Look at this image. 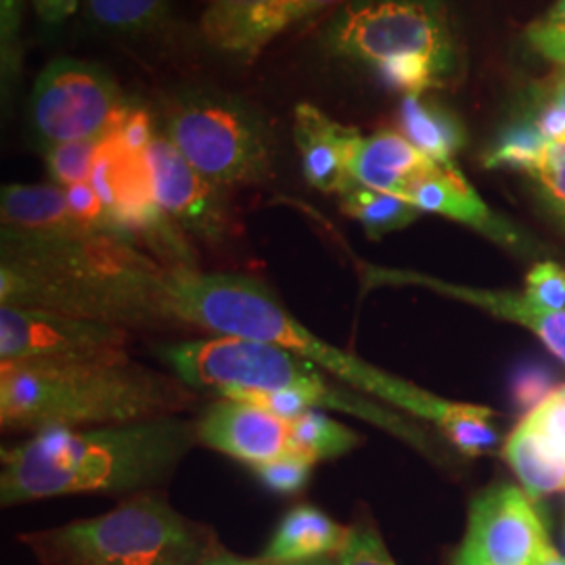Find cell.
Wrapping results in <instances>:
<instances>
[{"mask_svg": "<svg viewBox=\"0 0 565 565\" xmlns=\"http://www.w3.org/2000/svg\"><path fill=\"white\" fill-rule=\"evenodd\" d=\"M0 302L128 331L182 327L170 296V270L116 235L2 245Z\"/></svg>", "mask_w": 565, "mask_h": 565, "instance_id": "1", "label": "cell"}, {"mask_svg": "<svg viewBox=\"0 0 565 565\" xmlns=\"http://www.w3.org/2000/svg\"><path fill=\"white\" fill-rule=\"evenodd\" d=\"M198 422L163 415L105 427H49L2 450L0 503L70 494H139L170 478L198 445Z\"/></svg>", "mask_w": 565, "mask_h": 565, "instance_id": "2", "label": "cell"}, {"mask_svg": "<svg viewBox=\"0 0 565 565\" xmlns=\"http://www.w3.org/2000/svg\"><path fill=\"white\" fill-rule=\"evenodd\" d=\"M170 296L182 327L212 335L275 343L319 364L329 375L369 396L404 408L445 431L463 404L448 403L417 385L364 363L303 327L264 282L235 273H170Z\"/></svg>", "mask_w": 565, "mask_h": 565, "instance_id": "3", "label": "cell"}, {"mask_svg": "<svg viewBox=\"0 0 565 565\" xmlns=\"http://www.w3.org/2000/svg\"><path fill=\"white\" fill-rule=\"evenodd\" d=\"M198 392L130 356L86 363H0V425L11 431L105 427L181 415Z\"/></svg>", "mask_w": 565, "mask_h": 565, "instance_id": "4", "label": "cell"}, {"mask_svg": "<svg viewBox=\"0 0 565 565\" xmlns=\"http://www.w3.org/2000/svg\"><path fill=\"white\" fill-rule=\"evenodd\" d=\"M158 359L172 375L195 392H214L223 398H235L254 392H300L312 408L335 411L380 425L427 450V438L415 425L384 406L364 398L340 380L329 375L319 364L275 343L214 335L203 340L162 343L156 348Z\"/></svg>", "mask_w": 565, "mask_h": 565, "instance_id": "5", "label": "cell"}, {"mask_svg": "<svg viewBox=\"0 0 565 565\" xmlns=\"http://www.w3.org/2000/svg\"><path fill=\"white\" fill-rule=\"evenodd\" d=\"M323 49L404 95L445 88L461 67L443 0H348L327 21Z\"/></svg>", "mask_w": 565, "mask_h": 565, "instance_id": "6", "label": "cell"}, {"mask_svg": "<svg viewBox=\"0 0 565 565\" xmlns=\"http://www.w3.org/2000/svg\"><path fill=\"white\" fill-rule=\"evenodd\" d=\"M20 541L42 565H202L223 551L207 525L184 518L156 490Z\"/></svg>", "mask_w": 565, "mask_h": 565, "instance_id": "7", "label": "cell"}, {"mask_svg": "<svg viewBox=\"0 0 565 565\" xmlns=\"http://www.w3.org/2000/svg\"><path fill=\"white\" fill-rule=\"evenodd\" d=\"M168 139L221 189L273 177V142L260 114L216 90H186L168 109Z\"/></svg>", "mask_w": 565, "mask_h": 565, "instance_id": "8", "label": "cell"}, {"mask_svg": "<svg viewBox=\"0 0 565 565\" xmlns=\"http://www.w3.org/2000/svg\"><path fill=\"white\" fill-rule=\"evenodd\" d=\"M126 102L114 76L97 63L60 57L32 88L28 120L42 149L61 142L105 139Z\"/></svg>", "mask_w": 565, "mask_h": 565, "instance_id": "9", "label": "cell"}, {"mask_svg": "<svg viewBox=\"0 0 565 565\" xmlns=\"http://www.w3.org/2000/svg\"><path fill=\"white\" fill-rule=\"evenodd\" d=\"M132 331L42 308L0 306V363H86L128 356Z\"/></svg>", "mask_w": 565, "mask_h": 565, "instance_id": "10", "label": "cell"}, {"mask_svg": "<svg viewBox=\"0 0 565 565\" xmlns=\"http://www.w3.org/2000/svg\"><path fill=\"white\" fill-rule=\"evenodd\" d=\"M156 200L168 218L205 243H223L231 235V214L221 186L207 181L168 137H156L147 149Z\"/></svg>", "mask_w": 565, "mask_h": 565, "instance_id": "11", "label": "cell"}, {"mask_svg": "<svg viewBox=\"0 0 565 565\" xmlns=\"http://www.w3.org/2000/svg\"><path fill=\"white\" fill-rule=\"evenodd\" d=\"M465 543L490 565H543L551 548L534 507L511 486L490 488L476 499Z\"/></svg>", "mask_w": 565, "mask_h": 565, "instance_id": "12", "label": "cell"}, {"mask_svg": "<svg viewBox=\"0 0 565 565\" xmlns=\"http://www.w3.org/2000/svg\"><path fill=\"white\" fill-rule=\"evenodd\" d=\"M198 440L252 469L282 455L298 452L289 422L258 404L233 398H223L203 411L198 419Z\"/></svg>", "mask_w": 565, "mask_h": 565, "instance_id": "13", "label": "cell"}, {"mask_svg": "<svg viewBox=\"0 0 565 565\" xmlns=\"http://www.w3.org/2000/svg\"><path fill=\"white\" fill-rule=\"evenodd\" d=\"M364 282L373 285H419L425 289L438 291L443 296H450L457 300L476 303L492 315H499L509 321L522 323L532 329L546 348L565 363V310H546L527 298L511 296V294H492L484 289H469L461 285L438 281L434 277H424L417 273H403V270H384V268H364Z\"/></svg>", "mask_w": 565, "mask_h": 565, "instance_id": "14", "label": "cell"}, {"mask_svg": "<svg viewBox=\"0 0 565 565\" xmlns=\"http://www.w3.org/2000/svg\"><path fill=\"white\" fill-rule=\"evenodd\" d=\"M294 137L302 156L303 177L310 186L343 195L356 184L350 174V158L363 139L356 128L331 120L310 103H300L294 116Z\"/></svg>", "mask_w": 565, "mask_h": 565, "instance_id": "15", "label": "cell"}, {"mask_svg": "<svg viewBox=\"0 0 565 565\" xmlns=\"http://www.w3.org/2000/svg\"><path fill=\"white\" fill-rule=\"evenodd\" d=\"M298 21V0H210L203 39L233 55H254Z\"/></svg>", "mask_w": 565, "mask_h": 565, "instance_id": "16", "label": "cell"}, {"mask_svg": "<svg viewBox=\"0 0 565 565\" xmlns=\"http://www.w3.org/2000/svg\"><path fill=\"white\" fill-rule=\"evenodd\" d=\"M2 245H46L82 235L60 184L2 186Z\"/></svg>", "mask_w": 565, "mask_h": 565, "instance_id": "17", "label": "cell"}, {"mask_svg": "<svg viewBox=\"0 0 565 565\" xmlns=\"http://www.w3.org/2000/svg\"><path fill=\"white\" fill-rule=\"evenodd\" d=\"M403 200L422 212L440 214L450 221L469 224L497 242L515 243L513 231L497 221L480 195L467 182L455 163L431 162L411 182Z\"/></svg>", "mask_w": 565, "mask_h": 565, "instance_id": "18", "label": "cell"}, {"mask_svg": "<svg viewBox=\"0 0 565 565\" xmlns=\"http://www.w3.org/2000/svg\"><path fill=\"white\" fill-rule=\"evenodd\" d=\"M431 163L401 132L380 130L363 137L350 158V174L356 184L403 198L406 186Z\"/></svg>", "mask_w": 565, "mask_h": 565, "instance_id": "19", "label": "cell"}, {"mask_svg": "<svg viewBox=\"0 0 565 565\" xmlns=\"http://www.w3.org/2000/svg\"><path fill=\"white\" fill-rule=\"evenodd\" d=\"M348 527L338 524L315 505L294 507L282 518L264 548V564L294 565L340 555Z\"/></svg>", "mask_w": 565, "mask_h": 565, "instance_id": "20", "label": "cell"}, {"mask_svg": "<svg viewBox=\"0 0 565 565\" xmlns=\"http://www.w3.org/2000/svg\"><path fill=\"white\" fill-rule=\"evenodd\" d=\"M398 130L406 141L436 163H455L467 141L463 121L436 99L404 95L398 107Z\"/></svg>", "mask_w": 565, "mask_h": 565, "instance_id": "21", "label": "cell"}, {"mask_svg": "<svg viewBox=\"0 0 565 565\" xmlns=\"http://www.w3.org/2000/svg\"><path fill=\"white\" fill-rule=\"evenodd\" d=\"M505 459L524 484L525 494L539 501L565 488V463L546 448L539 436L522 424L507 440Z\"/></svg>", "mask_w": 565, "mask_h": 565, "instance_id": "22", "label": "cell"}, {"mask_svg": "<svg viewBox=\"0 0 565 565\" xmlns=\"http://www.w3.org/2000/svg\"><path fill=\"white\" fill-rule=\"evenodd\" d=\"M342 210L345 216L363 224L369 237H384L385 233L415 223L422 214V210L398 195L366 189L361 184H354L343 193Z\"/></svg>", "mask_w": 565, "mask_h": 565, "instance_id": "23", "label": "cell"}, {"mask_svg": "<svg viewBox=\"0 0 565 565\" xmlns=\"http://www.w3.org/2000/svg\"><path fill=\"white\" fill-rule=\"evenodd\" d=\"M289 424L296 450L312 459L315 463L323 459L342 457L361 443V436L352 431L348 425L338 424L327 413L315 408L306 411Z\"/></svg>", "mask_w": 565, "mask_h": 565, "instance_id": "24", "label": "cell"}, {"mask_svg": "<svg viewBox=\"0 0 565 565\" xmlns=\"http://www.w3.org/2000/svg\"><path fill=\"white\" fill-rule=\"evenodd\" d=\"M546 145L545 135L534 121H518L509 126L497 145L486 153V168H511L530 174L545 153Z\"/></svg>", "mask_w": 565, "mask_h": 565, "instance_id": "25", "label": "cell"}, {"mask_svg": "<svg viewBox=\"0 0 565 565\" xmlns=\"http://www.w3.org/2000/svg\"><path fill=\"white\" fill-rule=\"evenodd\" d=\"M88 11L111 32L139 34L163 20L166 0H88Z\"/></svg>", "mask_w": 565, "mask_h": 565, "instance_id": "26", "label": "cell"}, {"mask_svg": "<svg viewBox=\"0 0 565 565\" xmlns=\"http://www.w3.org/2000/svg\"><path fill=\"white\" fill-rule=\"evenodd\" d=\"M103 139H86V141L61 142L44 151L46 170L55 184L63 189L90 182L93 168L97 162Z\"/></svg>", "mask_w": 565, "mask_h": 565, "instance_id": "27", "label": "cell"}, {"mask_svg": "<svg viewBox=\"0 0 565 565\" xmlns=\"http://www.w3.org/2000/svg\"><path fill=\"white\" fill-rule=\"evenodd\" d=\"M494 413L484 406L465 404L461 415L445 429L448 440L467 457L482 455L499 443V434L492 427Z\"/></svg>", "mask_w": 565, "mask_h": 565, "instance_id": "28", "label": "cell"}, {"mask_svg": "<svg viewBox=\"0 0 565 565\" xmlns=\"http://www.w3.org/2000/svg\"><path fill=\"white\" fill-rule=\"evenodd\" d=\"M312 467V459L303 457L300 452H289L268 463L254 467V473L268 490L277 494H298L310 482Z\"/></svg>", "mask_w": 565, "mask_h": 565, "instance_id": "29", "label": "cell"}, {"mask_svg": "<svg viewBox=\"0 0 565 565\" xmlns=\"http://www.w3.org/2000/svg\"><path fill=\"white\" fill-rule=\"evenodd\" d=\"M557 390L553 371L543 363L527 361L515 366L511 375V401L522 413H532L545 403L546 398Z\"/></svg>", "mask_w": 565, "mask_h": 565, "instance_id": "30", "label": "cell"}, {"mask_svg": "<svg viewBox=\"0 0 565 565\" xmlns=\"http://www.w3.org/2000/svg\"><path fill=\"white\" fill-rule=\"evenodd\" d=\"M524 424L565 463V387H557L545 403L525 417Z\"/></svg>", "mask_w": 565, "mask_h": 565, "instance_id": "31", "label": "cell"}, {"mask_svg": "<svg viewBox=\"0 0 565 565\" xmlns=\"http://www.w3.org/2000/svg\"><path fill=\"white\" fill-rule=\"evenodd\" d=\"M338 564L396 565L392 555L387 553L380 532L373 525L364 524V522L348 527V539L338 555Z\"/></svg>", "mask_w": 565, "mask_h": 565, "instance_id": "32", "label": "cell"}, {"mask_svg": "<svg viewBox=\"0 0 565 565\" xmlns=\"http://www.w3.org/2000/svg\"><path fill=\"white\" fill-rule=\"evenodd\" d=\"M23 0H0V44H2V84H15L20 70V28Z\"/></svg>", "mask_w": 565, "mask_h": 565, "instance_id": "33", "label": "cell"}, {"mask_svg": "<svg viewBox=\"0 0 565 565\" xmlns=\"http://www.w3.org/2000/svg\"><path fill=\"white\" fill-rule=\"evenodd\" d=\"M525 298L546 310H565V270L557 264H536L525 279Z\"/></svg>", "mask_w": 565, "mask_h": 565, "instance_id": "34", "label": "cell"}, {"mask_svg": "<svg viewBox=\"0 0 565 565\" xmlns=\"http://www.w3.org/2000/svg\"><path fill=\"white\" fill-rule=\"evenodd\" d=\"M530 177L536 179L546 200L565 216V142L548 141Z\"/></svg>", "mask_w": 565, "mask_h": 565, "instance_id": "35", "label": "cell"}, {"mask_svg": "<svg viewBox=\"0 0 565 565\" xmlns=\"http://www.w3.org/2000/svg\"><path fill=\"white\" fill-rule=\"evenodd\" d=\"M530 120L539 126L546 141L565 142V70L553 78L536 116Z\"/></svg>", "mask_w": 565, "mask_h": 565, "instance_id": "36", "label": "cell"}, {"mask_svg": "<svg viewBox=\"0 0 565 565\" xmlns=\"http://www.w3.org/2000/svg\"><path fill=\"white\" fill-rule=\"evenodd\" d=\"M109 135H114L128 151H135V153H145L156 139L149 111L135 105H124Z\"/></svg>", "mask_w": 565, "mask_h": 565, "instance_id": "37", "label": "cell"}, {"mask_svg": "<svg viewBox=\"0 0 565 565\" xmlns=\"http://www.w3.org/2000/svg\"><path fill=\"white\" fill-rule=\"evenodd\" d=\"M525 36L539 55H543L555 65H562L565 70V28L548 25L543 20L534 21L527 28Z\"/></svg>", "mask_w": 565, "mask_h": 565, "instance_id": "38", "label": "cell"}, {"mask_svg": "<svg viewBox=\"0 0 565 565\" xmlns=\"http://www.w3.org/2000/svg\"><path fill=\"white\" fill-rule=\"evenodd\" d=\"M36 15L41 18L46 25H61L63 21L70 20L76 9L78 0H30Z\"/></svg>", "mask_w": 565, "mask_h": 565, "instance_id": "39", "label": "cell"}, {"mask_svg": "<svg viewBox=\"0 0 565 565\" xmlns=\"http://www.w3.org/2000/svg\"><path fill=\"white\" fill-rule=\"evenodd\" d=\"M348 0H298V21L308 20L329 9H340Z\"/></svg>", "mask_w": 565, "mask_h": 565, "instance_id": "40", "label": "cell"}, {"mask_svg": "<svg viewBox=\"0 0 565 565\" xmlns=\"http://www.w3.org/2000/svg\"><path fill=\"white\" fill-rule=\"evenodd\" d=\"M455 565H490L486 562L484 557L473 548V546L469 545V543H463V546L459 548V553H457V557H455Z\"/></svg>", "mask_w": 565, "mask_h": 565, "instance_id": "41", "label": "cell"}, {"mask_svg": "<svg viewBox=\"0 0 565 565\" xmlns=\"http://www.w3.org/2000/svg\"><path fill=\"white\" fill-rule=\"evenodd\" d=\"M543 21L548 23V25L565 28V0H557V2L548 9V13L543 18Z\"/></svg>", "mask_w": 565, "mask_h": 565, "instance_id": "42", "label": "cell"}, {"mask_svg": "<svg viewBox=\"0 0 565 565\" xmlns=\"http://www.w3.org/2000/svg\"><path fill=\"white\" fill-rule=\"evenodd\" d=\"M202 565H249V562L239 559V557H235V555H231V553H226V551H218L216 555H212V557Z\"/></svg>", "mask_w": 565, "mask_h": 565, "instance_id": "43", "label": "cell"}, {"mask_svg": "<svg viewBox=\"0 0 565 565\" xmlns=\"http://www.w3.org/2000/svg\"><path fill=\"white\" fill-rule=\"evenodd\" d=\"M543 565H565V557H562L553 546L546 551L545 564Z\"/></svg>", "mask_w": 565, "mask_h": 565, "instance_id": "44", "label": "cell"}, {"mask_svg": "<svg viewBox=\"0 0 565 565\" xmlns=\"http://www.w3.org/2000/svg\"><path fill=\"white\" fill-rule=\"evenodd\" d=\"M294 565H340L338 562H333V559H329V557H323V559H315V562H306V564H294Z\"/></svg>", "mask_w": 565, "mask_h": 565, "instance_id": "45", "label": "cell"}, {"mask_svg": "<svg viewBox=\"0 0 565 565\" xmlns=\"http://www.w3.org/2000/svg\"><path fill=\"white\" fill-rule=\"evenodd\" d=\"M268 565H273V564H268Z\"/></svg>", "mask_w": 565, "mask_h": 565, "instance_id": "46", "label": "cell"}]
</instances>
